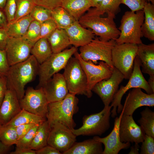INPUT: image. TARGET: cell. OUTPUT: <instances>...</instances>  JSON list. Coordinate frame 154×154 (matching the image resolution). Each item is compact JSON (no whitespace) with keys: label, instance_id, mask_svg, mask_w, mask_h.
I'll use <instances>...</instances> for the list:
<instances>
[{"label":"cell","instance_id":"cell-44","mask_svg":"<svg viewBox=\"0 0 154 154\" xmlns=\"http://www.w3.org/2000/svg\"><path fill=\"white\" fill-rule=\"evenodd\" d=\"M9 67L5 50H0V74L3 76H6Z\"/></svg>","mask_w":154,"mask_h":154},{"label":"cell","instance_id":"cell-27","mask_svg":"<svg viewBox=\"0 0 154 154\" xmlns=\"http://www.w3.org/2000/svg\"><path fill=\"white\" fill-rule=\"evenodd\" d=\"M47 39L54 53L61 52L71 45L64 29L57 28Z\"/></svg>","mask_w":154,"mask_h":154},{"label":"cell","instance_id":"cell-22","mask_svg":"<svg viewBox=\"0 0 154 154\" xmlns=\"http://www.w3.org/2000/svg\"><path fill=\"white\" fill-rule=\"evenodd\" d=\"M137 56L142 68V72L154 77V43L138 44Z\"/></svg>","mask_w":154,"mask_h":154},{"label":"cell","instance_id":"cell-19","mask_svg":"<svg viewBox=\"0 0 154 154\" xmlns=\"http://www.w3.org/2000/svg\"><path fill=\"white\" fill-rule=\"evenodd\" d=\"M49 103L61 100L69 93L62 74H54L42 87Z\"/></svg>","mask_w":154,"mask_h":154},{"label":"cell","instance_id":"cell-50","mask_svg":"<svg viewBox=\"0 0 154 154\" xmlns=\"http://www.w3.org/2000/svg\"><path fill=\"white\" fill-rule=\"evenodd\" d=\"M8 24L7 18L3 9H0V28L5 29Z\"/></svg>","mask_w":154,"mask_h":154},{"label":"cell","instance_id":"cell-32","mask_svg":"<svg viewBox=\"0 0 154 154\" xmlns=\"http://www.w3.org/2000/svg\"><path fill=\"white\" fill-rule=\"evenodd\" d=\"M51 17L58 28L64 29L76 20L61 6L57 7L51 10Z\"/></svg>","mask_w":154,"mask_h":154},{"label":"cell","instance_id":"cell-47","mask_svg":"<svg viewBox=\"0 0 154 154\" xmlns=\"http://www.w3.org/2000/svg\"><path fill=\"white\" fill-rule=\"evenodd\" d=\"M7 90L6 77L2 76L0 78V107Z\"/></svg>","mask_w":154,"mask_h":154},{"label":"cell","instance_id":"cell-28","mask_svg":"<svg viewBox=\"0 0 154 154\" xmlns=\"http://www.w3.org/2000/svg\"><path fill=\"white\" fill-rule=\"evenodd\" d=\"M33 20L29 14L8 23L5 30L9 36L13 38L23 37Z\"/></svg>","mask_w":154,"mask_h":154},{"label":"cell","instance_id":"cell-34","mask_svg":"<svg viewBox=\"0 0 154 154\" xmlns=\"http://www.w3.org/2000/svg\"><path fill=\"white\" fill-rule=\"evenodd\" d=\"M18 141L16 127L9 125L0 126V141L7 146L11 147Z\"/></svg>","mask_w":154,"mask_h":154},{"label":"cell","instance_id":"cell-55","mask_svg":"<svg viewBox=\"0 0 154 154\" xmlns=\"http://www.w3.org/2000/svg\"><path fill=\"white\" fill-rule=\"evenodd\" d=\"M7 0H0V9H4Z\"/></svg>","mask_w":154,"mask_h":154},{"label":"cell","instance_id":"cell-2","mask_svg":"<svg viewBox=\"0 0 154 154\" xmlns=\"http://www.w3.org/2000/svg\"><path fill=\"white\" fill-rule=\"evenodd\" d=\"M78 100L76 95L69 93L62 100L49 103L46 118L50 128L58 122L71 130L74 129L76 124L73 116L78 111Z\"/></svg>","mask_w":154,"mask_h":154},{"label":"cell","instance_id":"cell-23","mask_svg":"<svg viewBox=\"0 0 154 154\" xmlns=\"http://www.w3.org/2000/svg\"><path fill=\"white\" fill-rule=\"evenodd\" d=\"M102 143L94 138L75 142L63 154H102Z\"/></svg>","mask_w":154,"mask_h":154},{"label":"cell","instance_id":"cell-24","mask_svg":"<svg viewBox=\"0 0 154 154\" xmlns=\"http://www.w3.org/2000/svg\"><path fill=\"white\" fill-rule=\"evenodd\" d=\"M61 6L77 21L92 7L91 0H62Z\"/></svg>","mask_w":154,"mask_h":154},{"label":"cell","instance_id":"cell-1","mask_svg":"<svg viewBox=\"0 0 154 154\" xmlns=\"http://www.w3.org/2000/svg\"><path fill=\"white\" fill-rule=\"evenodd\" d=\"M39 65L31 55L26 60L9 67L5 76L7 89L13 91L19 100L24 95L25 86L38 74Z\"/></svg>","mask_w":154,"mask_h":154},{"label":"cell","instance_id":"cell-14","mask_svg":"<svg viewBox=\"0 0 154 154\" xmlns=\"http://www.w3.org/2000/svg\"><path fill=\"white\" fill-rule=\"evenodd\" d=\"M124 79L123 74L114 67L111 76L96 84L92 91L100 98L104 106H110L114 96L118 90L119 84Z\"/></svg>","mask_w":154,"mask_h":154},{"label":"cell","instance_id":"cell-12","mask_svg":"<svg viewBox=\"0 0 154 154\" xmlns=\"http://www.w3.org/2000/svg\"><path fill=\"white\" fill-rule=\"evenodd\" d=\"M19 102L21 109L46 118L49 102L42 87H28Z\"/></svg>","mask_w":154,"mask_h":154},{"label":"cell","instance_id":"cell-36","mask_svg":"<svg viewBox=\"0 0 154 154\" xmlns=\"http://www.w3.org/2000/svg\"><path fill=\"white\" fill-rule=\"evenodd\" d=\"M40 23L33 20L29 25L25 35L23 37L34 44L40 38Z\"/></svg>","mask_w":154,"mask_h":154},{"label":"cell","instance_id":"cell-45","mask_svg":"<svg viewBox=\"0 0 154 154\" xmlns=\"http://www.w3.org/2000/svg\"><path fill=\"white\" fill-rule=\"evenodd\" d=\"M36 125L35 123H31L21 125L16 127L18 140Z\"/></svg>","mask_w":154,"mask_h":154},{"label":"cell","instance_id":"cell-49","mask_svg":"<svg viewBox=\"0 0 154 154\" xmlns=\"http://www.w3.org/2000/svg\"><path fill=\"white\" fill-rule=\"evenodd\" d=\"M10 154H36L35 150L30 148H20L16 147L15 150L10 152Z\"/></svg>","mask_w":154,"mask_h":154},{"label":"cell","instance_id":"cell-37","mask_svg":"<svg viewBox=\"0 0 154 154\" xmlns=\"http://www.w3.org/2000/svg\"><path fill=\"white\" fill-rule=\"evenodd\" d=\"M30 15L34 20L40 23L52 19L51 10L38 5L35 6Z\"/></svg>","mask_w":154,"mask_h":154},{"label":"cell","instance_id":"cell-20","mask_svg":"<svg viewBox=\"0 0 154 154\" xmlns=\"http://www.w3.org/2000/svg\"><path fill=\"white\" fill-rule=\"evenodd\" d=\"M15 93L7 89L0 107V126L5 125L21 110Z\"/></svg>","mask_w":154,"mask_h":154},{"label":"cell","instance_id":"cell-33","mask_svg":"<svg viewBox=\"0 0 154 154\" xmlns=\"http://www.w3.org/2000/svg\"><path fill=\"white\" fill-rule=\"evenodd\" d=\"M138 121L145 134L154 137V112L148 107L141 112Z\"/></svg>","mask_w":154,"mask_h":154},{"label":"cell","instance_id":"cell-5","mask_svg":"<svg viewBox=\"0 0 154 154\" xmlns=\"http://www.w3.org/2000/svg\"><path fill=\"white\" fill-rule=\"evenodd\" d=\"M140 60L136 55L134 61V67L132 73L127 84L125 86H121L115 94L111 105L113 109L111 111V116L113 118L117 116V112L120 113L123 106L121 104L123 96L131 88H138L144 90L148 94L154 93L149 85L143 76L140 69Z\"/></svg>","mask_w":154,"mask_h":154},{"label":"cell","instance_id":"cell-15","mask_svg":"<svg viewBox=\"0 0 154 154\" xmlns=\"http://www.w3.org/2000/svg\"><path fill=\"white\" fill-rule=\"evenodd\" d=\"M33 44L23 37H9L5 50L9 66L27 60L31 55Z\"/></svg>","mask_w":154,"mask_h":154},{"label":"cell","instance_id":"cell-35","mask_svg":"<svg viewBox=\"0 0 154 154\" xmlns=\"http://www.w3.org/2000/svg\"><path fill=\"white\" fill-rule=\"evenodd\" d=\"M35 5L33 0H17L16 12L13 22L30 14Z\"/></svg>","mask_w":154,"mask_h":154},{"label":"cell","instance_id":"cell-39","mask_svg":"<svg viewBox=\"0 0 154 154\" xmlns=\"http://www.w3.org/2000/svg\"><path fill=\"white\" fill-rule=\"evenodd\" d=\"M57 28L56 24L52 19L40 23V38H47Z\"/></svg>","mask_w":154,"mask_h":154},{"label":"cell","instance_id":"cell-8","mask_svg":"<svg viewBox=\"0 0 154 154\" xmlns=\"http://www.w3.org/2000/svg\"><path fill=\"white\" fill-rule=\"evenodd\" d=\"M77 51V48L73 46L61 52L53 53L47 60L40 64L37 88L42 87L54 74L64 69L69 59Z\"/></svg>","mask_w":154,"mask_h":154},{"label":"cell","instance_id":"cell-25","mask_svg":"<svg viewBox=\"0 0 154 154\" xmlns=\"http://www.w3.org/2000/svg\"><path fill=\"white\" fill-rule=\"evenodd\" d=\"M121 0H103L96 7L90 8L85 14L100 16L105 13L114 19L119 11Z\"/></svg>","mask_w":154,"mask_h":154},{"label":"cell","instance_id":"cell-48","mask_svg":"<svg viewBox=\"0 0 154 154\" xmlns=\"http://www.w3.org/2000/svg\"><path fill=\"white\" fill-rule=\"evenodd\" d=\"M9 37L5 29L0 28V50H5L6 44Z\"/></svg>","mask_w":154,"mask_h":154},{"label":"cell","instance_id":"cell-6","mask_svg":"<svg viewBox=\"0 0 154 154\" xmlns=\"http://www.w3.org/2000/svg\"><path fill=\"white\" fill-rule=\"evenodd\" d=\"M114 18L108 16L102 18L100 16L82 15L79 19V23L84 28L91 29L93 33L104 41L116 40L119 37L120 31L114 21Z\"/></svg>","mask_w":154,"mask_h":154},{"label":"cell","instance_id":"cell-38","mask_svg":"<svg viewBox=\"0 0 154 154\" xmlns=\"http://www.w3.org/2000/svg\"><path fill=\"white\" fill-rule=\"evenodd\" d=\"M40 124L36 125L22 137L18 140L16 144V147L20 148H30V145Z\"/></svg>","mask_w":154,"mask_h":154},{"label":"cell","instance_id":"cell-10","mask_svg":"<svg viewBox=\"0 0 154 154\" xmlns=\"http://www.w3.org/2000/svg\"><path fill=\"white\" fill-rule=\"evenodd\" d=\"M64 69L62 74L69 93L86 96L87 77L78 59L72 57Z\"/></svg>","mask_w":154,"mask_h":154},{"label":"cell","instance_id":"cell-11","mask_svg":"<svg viewBox=\"0 0 154 154\" xmlns=\"http://www.w3.org/2000/svg\"><path fill=\"white\" fill-rule=\"evenodd\" d=\"M74 55L79 61L86 75V96L90 98L92 96V90L94 85L101 80L110 78L112 74L114 67L103 61H100L96 65L90 60H84L80 57L78 51Z\"/></svg>","mask_w":154,"mask_h":154},{"label":"cell","instance_id":"cell-31","mask_svg":"<svg viewBox=\"0 0 154 154\" xmlns=\"http://www.w3.org/2000/svg\"><path fill=\"white\" fill-rule=\"evenodd\" d=\"M50 130L49 125L47 120L41 123L30 148L36 151L47 145Z\"/></svg>","mask_w":154,"mask_h":154},{"label":"cell","instance_id":"cell-21","mask_svg":"<svg viewBox=\"0 0 154 154\" xmlns=\"http://www.w3.org/2000/svg\"><path fill=\"white\" fill-rule=\"evenodd\" d=\"M70 44L76 47L83 46L90 42L95 38L92 31L87 29L76 20L65 29Z\"/></svg>","mask_w":154,"mask_h":154},{"label":"cell","instance_id":"cell-3","mask_svg":"<svg viewBox=\"0 0 154 154\" xmlns=\"http://www.w3.org/2000/svg\"><path fill=\"white\" fill-rule=\"evenodd\" d=\"M144 19L143 10L125 12L123 15L118 29L120 34L115 40L116 44L130 43L139 44L142 43L141 28Z\"/></svg>","mask_w":154,"mask_h":154},{"label":"cell","instance_id":"cell-30","mask_svg":"<svg viewBox=\"0 0 154 154\" xmlns=\"http://www.w3.org/2000/svg\"><path fill=\"white\" fill-rule=\"evenodd\" d=\"M46 120V118L21 109V111L6 125H11L16 127L21 125L28 123H33L37 124Z\"/></svg>","mask_w":154,"mask_h":154},{"label":"cell","instance_id":"cell-9","mask_svg":"<svg viewBox=\"0 0 154 154\" xmlns=\"http://www.w3.org/2000/svg\"><path fill=\"white\" fill-rule=\"evenodd\" d=\"M137 49V44L130 43L116 44L112 49L114 67L123 74L125 79H129L132 73Z\"/></svg>","mask_w":154,"mask_h":154},{"label":"cell","instance_id":"cell-43","mask_svg":"<svg viewBox=\"0 0 154 154\" xmlns=\"http://www.w3.org/2000/svg\"><path fill=\"white\" fill-rule=\"evenodd\" d=\"M36 5L40 6L52 10L61 6L62 0H33Z\"/></svg>","mask_w":154,"mask_h":154},{"label":"cell","instance_id":"cell-40","mask_svg":"<svg viewBox=\"0 0 154 154\" xmlns=\"http://www.w3.org/2000/svg\"><path fill=\"white\" fill-rule=\"evenodd\" d=\"M141 143L140 154H154V137L145 134Z\"/></svg>","mask_w":154,"mask_h":154},{"label":"cell","instance_id":"cell-57","mask_svg":"<svg viewBox=\"0 0 154 154\" xmlns=\"http://www.w3.org/2000/svg\"><path fill=\"white\" fill-rule=\"evenodd\" d=\"M2 76L0 73V78Z\"/></svg>","mask_w":154,"mask_h":154},{"label":"cell","instance_id":"cell-46","mask_svg":"<svg viewBox=\"0 0 154 154\" xmlns=\"http://www.w3.org/2000/svg\"><path fill=\"white\" fill-rule=\"evenodd\" d=\"M35 151L36 154H61L58 150L48 145Z\"/></svg>","mask_w":154,"mask_h":154},{"label":"cell","instance_id":"cell-53","mask_svg":"<svg viewBox=\"0 0 154 154\" xmlns=\"http://www.w3.org/2000/svg\"><path fill=\"white\" fill-rule=\"evenodd\" d=\"M147 82L153 92H154V77H150Z\"/></svg>","mask_w":154,"mask_h":154},{"label":"cell","instance_id":"cell-52","mask_svg":"<svg viewBox=\"0 0 154 154\" xmlns=\"http://www.w3.org/2000/svg\"><path fill=\"white\" fill-rule=\"evenodd\" d=\"M139 144L135 143L134 145L130 147V150L129 154H138L139 147Z\"/></svg>","mask_w":154,"mask_h":154},{"label":"cell","instance_id":"cell-54","mask_svg":"<svg viewBox=\"0 0 154 154\" xmlns=\"http://www.w3.org/2000/svg\"><path fill=\"white\" fill-rule=\"evenodd\" d=\"M103 0H91L92 7H97Z\"/></svg>","mask_w":154,"mask_h":154},{"label":"cell","instance_id":"cell-41","mask_svg":"<svg viewBox=\"0 0 154 154\" xmlns=\"http://www.w3.org/2000/svg\"><path fill=\"white\" fill-rule=\"evenodd\" d=\"M17 0H7L4 11L6 16L8 24L14 20L17 9Z\"/></svg>","mask_w":154,"mask_h":154},{"label":"cell","instance_id":"cell-51","mask_svg":"<svg viewBox=\"0 0 154 154\" xmlns=\"http://www.w3.org/2000/svg\"><path fill=\"white\" fill-rule=\"evenodd\" d=\"M11 147L6 145L0 141V154H6L10 152Z\"/></svg>","mask_w":154,"mask_h":154},{"label":"cell","instance_id":"cell-13","mask_svg":"<svg viewBox=\"0 0 154 154\" xmlns=\"http://www.w3.org/2000/svg\"><path fill=\"white\" fill-rule=\"evenodd\" d=\"M76 137L70 128L62 123L56 122L50 127L48 145L63 154L76 142Z\"/></svg>","mask_w":154,"mask_h":154},{"label":"cell","instance_id":"cell-26","mask_svg":"<svg viewBox=\"0 0 154 154\" xmlns=\"http://www.w3.org/2000/svg\"><path fill=\"white\" fill-rule=\"evenodd\" d=\"M143 10L144 19L141 28L143 37L150 41L154 40V5L147 2Z\"/></svg>","mask_w":154,"mask_h":154},{"label":"cell","instance_id":"cell-56","mask_svg":"<svg viewBox=\"0 0 154 154\" xmlns=\"http://www.w3.org/2000/svg\"><path fill=\"white\" fill-rule=\"evenodd\" d=\"M147 2H151V3L153 5H154V0H147Z\"/></svg>","mask_w":154,"mask_h":154},{"label":"cell","instance_id":"cell-18","mask_svg":"<svg viewBox=\"0 0 154 154\" xmlns=\"http://www.w3.org/2000/svg\"><path fill=\"white\" fill-rule=\"evenodd\" d=\"M154 106V93L146 94L138 88H132L126 96L124 105L123 114L132 116L135 111L143 106Z\"/></svg>","mask_w":154,"mask_h":154},{"label":"cell","instance_id":"cell-29","mask_svg":"<svg viewBox=\"0 0 154 154\" xmlns=\"http://www.w3.org/2000/svg\"><path fill=\"white\" fill-rule=\"evenodd\" d=\"M53 53L47 39L40 38L32 46L31 55L33 56L38 63L41 64L47 60Z\"/></svg>","mask_w":154,"mask_h":154},{"label":"cell","instance_id":"cell-17","mask_svg":"<svg viewBox=\"0 0 154 154\" xmlns=\"http://www.w3.org/2000/svg\"><path fill=\"white\" fill-rule=\"evenodd\" d=\"M123 110V108L119 116L115 119L114 127L110 134L104 137L97 135L93 137L104 145L102 154H117L121 149H127L130 147V143H123L120 140L119 125Z\"/></svg>","mask_w":154,"mask_h":154},{"label":"cell","instance_id":"cell-4","mask_svg":"<svg viewBox=\"0 0 154 154\" xmlns=\"http://www.w3.org/2000/svg\"><path fill=\"white\" fill-rule=\"evenodd\" d=\"M111 105L104 106L99 112L85 115L82 119V125L77 129H71L76 136L79 135L101 136L110 127Z\"/></svg>","mask_w":154,"mask_h":154},{"label":"cell","instance_id":"cell-7","mask_svg":"<svg viewBox=\"0 0 154 154\" xmlns=\"http://www.w3.org/2000/svg\"><path fill=\"white\" fill-rule=\"evenodd\" d=\"M116 44L114 40L106 41L94 38L87 44L80 47L79 54L84 60H90L96 64L98 63V60L103 61L114 68L112 51Z\"/></svg>","mask_w":154,"mask_h":154},{"label":"cell","instance_id":"cell-42","mask_svg":"<svg viewBox=\"0 0 154 154\" xmlns=\"http://www.w3.org/2000/svg\"><path fill=\"white\" fill-rule=\"evenodd\" d=\"M147 0H121V4L127 6L133 12L142 10Z\"/></svg>","mask_w":154,"mask_h":154},{"label":"cell","instance_id":"cell-16","mask_svg":"<svg viewBox=\"0 0 154 154\" xmlns=\"http://www.w3.org/2000/svg\"><path fill=\"white\" fill-rule=\"evenodd\" d=\"M120 140L123 143L139 144L143 140L145 134L135 123L132 116L123 114L119 125Z\"/></svg>","mask_w":154,"mask_h":154}]
</instances>
